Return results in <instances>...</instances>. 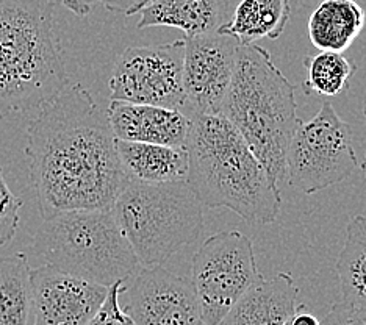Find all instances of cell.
Masks as SVG:
<instances>
[{"mask_svg":"<svg viewBox=\"0 0 366 325\" xmlns=\"http://www.w3.org/2000/svg\"><path fill=\"white\" fill-rule=\"evenodd\" d=\"M299 288L290 272L264 275L230 308L218 325H284L297 305Z\"/></svg>","mask_w":366,"mask_h":325,"instance_id":"obj_14","label":"cell"},{"mask_svg":"<svg viewBox=\"0 0 366 325\" xmlns=\"http://www.w3.org/2000/svg\"><path fill=\"white\" fill-rule=\"evenodd\" d=\"M341 296L351 306L366 310V216L357 214L346 227V239L337 260Z\"/></svg>","mask_w":366,"mask_h":325,"instance_id":"obj_19","label":"cell"},{"mask_svg":"<svg viewBox=\"0 0 366 325\" xmlns=\"http://www.w3.org/2000/svg\"><path fill=\"white\" fill-rule=\"evenodd\" d=\"M124 288H126V281H116L114 285L108 286L104 304L86 325H135L130 316L122 310L119 302Z\"/></svg>","mask_w":366,"mask_h":325,"instance_id":"obj_23","label":"cell"},{"mask_svg":"<svg viewBox=\"0 0 366 325\" xmlns=\"http://www.w3.org/2000/svg\"><path fill=\"white\" fill-rule=\"evenodd\" d=\"M291 18L290 0H239L219 35L234 36L239 44L277 39Z\"/></svg>","mask_w":366,"mask_h":325,"instance_id":"obj_18","label":"cell"},{"mask_svg":"<svg viewBox=\"0 0 366 325\" xmlns=\"http://www.w3.org/2000/svg\"><path fill=\"white\" fill-rule=\"evenodd\" d=\"M183 41V89L189 114H221L239 43L218 31Z\"/></svg>","mask_w":366,"mask_h":325,"instance_id":"obj_11","label":"cell"},{"mask_svg":"<svg viewBox=\"0 0 366 325\" xmlns=\"http://www.w3.org/2000/svg\"><path fill=\"white\" fill-rule=\"evenodd\" d=\"M185 41L127 47L110 79V100L171 108L189 114L183 89Z\"/></svg>","mask_w":366,"mask_h":325,"instance_id":"obj_9","label":"cell"},{"mask_svg":"<svg viewBox=\"0 0 366 325\" xmlns=\"http://www.w3.org/2000/svg\"><path fill=\"white\" fill-rule=\"evenodd\" d=\"M29 124L26 155L43 219L76 210H113L130 181L107 111L86 88L68 85Z\"/></svg>","mask_w":366,"mask_h":325,"instance_id":"obj_1","label":"cell"},{"mask_svg":"<svg viewBox=\"0 0 366 325\" xmlns=\"http://www.w3.org/2000/svg\"><path fill=\"white\" fill-rule=\"evenodd\" d=\"M33 325H86L108 288L44 264L30 272Z\"/></svg>","mask_w":366,"mask_h":325,"instance_id":"obj_12","label":"cell"},{"mask_svg":"<svg viewBox=\"0 0 366 325\" xmlns=\"http://www.w3.org/2000/svg\"><path fill=\"white\" fill-rule=\"evenodd\" d=\"M307 69L305 86L312 88L321 96L334 97L349 88V80L355 74L357 68L343 54L321 50L320 54L304 58Z\"/></svg>","mask_w":366,"mask_h":325,"instance_id":"obj_21","label":"cell"},{"mask_svg":"<svg viewBox=\"0 0 366 325\" xmlns=\"http://www.w3.org/2000/svg\"><path fill=\"white\" fill-rule=\"evenodd\" d=\"M365 22V10L355 0H322L309 19V38L316 49L343 54Z\"/></svg>","mask_w":366,"mask_h":325,"instance_id":"obj_17","label":"cell"},{"mask_svg":"<svg viewBox=\"0 0 366 325\" xmlns=\"http://www.w3.org/2000/svg\"><path fill=\"white\" fill-rule=\"evenodd\" d=\"M284 325H322V321L312 308L305 304H297L295 313L290 316Z\"/></svg>","mask_w":366,"mask_h":325,"instance_id":"obj_26","label":"cell"},{"mask_svg":"<svg viewBox=\"0 0 366 325\" xmlns=\"http://www.w3.org/2000/svg\"><path fill=\"white\" fill-rule=\"evenodd\" d=\"M359 166L351 125L329 100L309 122L297 125L287 155V177L299 193L315 194L334 186Z\"/></svg>","mask_w":366,"mask_h":325,"instance_id":"obj_7","label":"cell"},{"mask_svg":"<svg viewBox=\"0 0 366 325\" xmlns=\"http://www.w3.org/2000/svg\"><path fill=\"white\" fill-rule=\"evenodd\" d=\"M188 185L209 208H229L251 225L276 222L282 197L268 171L222 114H193Z\"/></svg>","mask_w":366,"mask_h":325,"instance_id":"obj_2","label":"cell"},{"mask_svg":"<svg viewBox=\"0 0 366 325\" xmlns=\"http://www.w3.org/2000/svg\"><path fill=\"white\" fill-rule=\"evenodd\" d=\"M112 211L141 266L171 260L204 229L202 204L188 181H129Z\"/></svg>","mask_w":366,"mask_h":325,"instance_id":"obj_6","label":"cell"},{"mask_svg":"<svg viewBox=\"0 0 366 325\" xmlns=\"http://www.w3.org/2000/svg\"><path fill=\"white\" fill-rule=\"evenodd\" d=\"M116 150L130 181H187L189 156L187 147H171L116 139Z\"/></svg>","mask_w":366,"mask_h":325,"instance_id":"obj_16","label":"cell"},{"mask_svg":"<svg viewBox=\"0 0 366 325\" xmlns=\"http://www.w3.org/2000/svg\"><path fill=\"white\" fill-rule=\"evenodd\" d=\"M321 321L322 325H366V310L338 302L330 306Z\"/></svg>","mask_w":366,"mask_h":325,"instance_id":"obj_24","label":"cell"},{"mask_svg":"<svg viewBox=\"0 0 366 325\" xmlns=\"http://www.w3.org/2000/svg\"><path fill=\"white\" fill-rule=\"evenodd\" d=\"M230 0H151L141 8L138 29L172 27L185 38L210 35L229 21Z\"/></svg>","mask_w":366,"mask_h":325,"instance_id":"obj_15","label":"cell"},{"mask_svg":"<svg viewBox=\"0 0 366 325\" xmlns=\"http://www.w3.org/2000/svg\"><path fill=\"white\" fill-rule=\"evenodd\" d=\"M122 294L135 325H205L193 281L162 264L141 266Z\"/></svg>","mask_w":366,"mask_h":325,"instance_id":"obj_10","label":"cell"},{"mask_svg":"<svg viewBox=\"0 0 366 325\" xmlns=\"http://www.w3.org/2000/svg\"><path fill=\"white\" fill-rule=\"evenodd\" d=\"M30 264L24 252L0 256V325H29Z\"/></svg>","mask_w":366,"mask_h":325,"instance_id":"obj_20","label":"cell"},{"mask_svg":"<svg viewBox=\"0 0 366 325\" xmlns=\"http://www.w3.org/2000/svg\"><path fill=\"white\" fill-rule=\"evenodd\" d=\"M107 118L116 139L185 147L191 129L188 114L171 108L112 100Z\"/></svg>","mask_w":366,"mask_h":325,"instance_id":"obj_13","label":"cell"},{"mask_svg":"<svg viewBox=\"0 0 366 325\" xmlns=\"http://www.w3.org/2000/svg\"><path fill=\"white\" fill-rule=\"evenodd\" d=\"M295 91L268 50L238 46L221 114L244 138L277 188L287 177L288 149L301 124Z\"/></svg>","mask_w":366,"mask_h":325,"instance_id":"obj_3","label":"cell"},{"mask_svg":"<svg viewBox=\"0 0 366 325\" xmlns=\"http://www.w3.org/2000/svg\"><path fill=\"white\" fill-rule=\"evenodd\" d=\"M33 250L52 268L107 288L127 283L141 268L112 210L64 211L44 219Z\"/></svg>","mask_w":366,"mask_h":325,"instance_id":"obj_5","label":"cell"},{"mask_svg":"<svg viewBox=\"0 0 366 325\" xmlns=\"http://www.w3.org/2000/svg\"><path fill=\"white\" fill-rule=\"evenodd\" d=\"M91 2L102 4L107 10L114 13H124L127 16L138 14L141 8H144L151 0H91Z\"/></svg>","mask_w":366,"mask_h":325,"instance_id":"obj_25","label":"cell"},{"mask_svg":"<svg viewBox=\"0 0 366 325\" xmlns=\"http://www.w3.org/2000/svg\"><path fill=\"white\" fill-rule=\"evenodd\" d=\"M22 205V200L8 186L4 171L0 168V246L8 244L16 236Z\"/></svg>","mask_w":366,"mask_h":325,"instance_id":"obj_22","label":"cell"},{"mask_svg":"<svg viewBox=\"0 0 366 325\" xmlns=\"http://www.w3.org/2000/svg\"><path fill=\"white\" fill-rule=\"evenodd\" d=\"M360 166H362V169H363V172H365V175H366V160H365V163H362Z\"/></svg>","mask_w":366,"mask_h":325,"instance_id":"obj_27","label":"cell"},{"mask_svg":"<svg viewBox=\"0 0 366 325\" xmlns=\"http://www.w3.org/2000/svg\"><path fill=\"white\" fill-rule=\"evenodd\" d=\"M363 116H365V124H366V105H365V110H363Z\"/></svg>","mask_w":366,"mask_h":325,"instance_id":"obj_28","label":"cell"},{"mask_svg":"<svg viewBox=\"0 0 366 325\" xmlns=\"http://www.w3.org/2000/svg\"><path fill=\"white\" fill-rule=\"evenodd\" d=\"M263 274L257 268L252 241L238 230L212 235L191 263V281L205 325H218Z\"/></svg>","mask_w":366,"mask_h":325,"instance_id":"obj_8","label":"cell"},{"mask_svg":"<svg viewBox=\"0 0 366 325\" xmlns=\"http://www.w3.org/2000/svg\"><path fill=\"white\" fill-rule=\"evenodd\" d=\"M68 86L49 0H0V119L29 113Z\"/></svg>","mask_w":366,"mask_h":325,"instance_id":"obj_4","label":"cell"}]
</instances>
